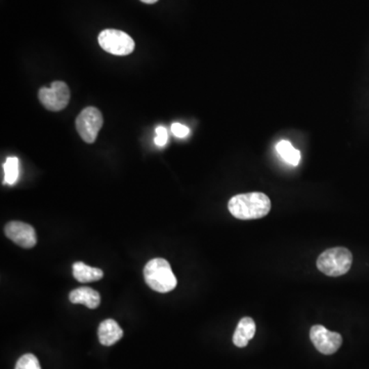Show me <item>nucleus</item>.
Listing matches in <instances>:
<instances>
[{
    "label": "nucleus",
    "instance_id": "9d476101",
    "mask_svg": "<svg viewBox=\"0 0 369 369\" xmlns=\"http://www.w3.org/2000/svg\"><path fill=\"white\" fill-rule=\"evenodd\" d=\"M257 327L251 317H244L238 323L237 329L234 332L233 343L238 348H244L249 345V340L255 336Z\"/></svg>",
    "mask_w": 369,
    "mask_h": 369
},
{
    "label": "nucleus",
    "instance_id": "20e7f679",
    "mask_svg": "<svg viewBox=\"0 0 369 369\" xmlns=\"http://www.w3.org/2000/svg\"><path fill=\"white\" fill-rule=\"evenodd\" d=\"M97 40L100 47L111 55L129 56L134 49V39L120 30H103Z\"/></svg>",
    "mask_w": 369,
    "mask_h": 369
},
{
    "label": "nucleus",
    "instance_id": "f8f14e48",
    "mask_svg": "<svg viewBox=\"0 0 369 369\" xmlns=\"http://www.w3.org/2000/svg\"><path fill=\"white\" fill-rule=\"evenodd\" d=\"M73 276L78 282L88 283V282L99 281L104 277L103 271L99 268H93L82 262H76L73 265Z\"/></svg>",
    "mask_w": 369,
    "mask_h": 369
},
{
    "label": "nucleus",
    "instance_id": "1a4fd4ad",
    "mask_svg": "<svg viewBox=\"0 0 369 369\" xmlns=\"http://www.w3.org/2000/svg\"><path fill=\"white\" fill-rule=\"evenodd\" d=\"M97 336H99L100 343L103 346L110 347L123 338V331L116 321L107 319L100 324Z\"/></svg>",
    "mask_w": 369,
    "mask_h": 369
},
{
    "label": "nucleus",
    "instance_id": "7ed1b4c3",
    "mask_svg": "<svg viewBox=\"0 0 369 369\" xmlns=\"http://www.w3.org/2000/svg\"><path fill=\"white\" fill-rule=\"evenodd\" d=\"M353 262V256L345 247H333L321 253L317 260V268L323 274L338 277L348 273Z\"/></svg>",
    "mask_w": 369,
    "mask_h": 369
},
{
    "label": "nucleus",
    "instance_id": "dca6fc26",
    "mask_svg": "<svg viewBox=\"0 0 369 369\" xmlns=\"http://www.w3.org/2000/svg\"><path fill=\"white\" fill-rule=\"evenodd\" d=\"M168 141V134L164 127H158L156 129V136L154 139V143L157 145L158 147H164L167 144Z\"/></svg>",
    "mask_w": 369,
    "mask_h": 369
},
{
    "label": "nucleus",
    "instance_id": "f257e3e1",
    "mask_svg": "<svg viewBox=\"0 0 369 369\" xmlns=\"http://www.w3.org/2000/svg\"><path fill=\"white\" fill-rule=\"evenodd\" d=\"M228 208L232 216L240 220H257L264 218L271 210V201L260 192L236 195L230 199Z\"/></svg>",
    "mask_w": 369,
    "mask_h": 369
},
{
    "label": "nucleus",
    "instance_id": "ddd939ff",
    "mask_svg": "<svg viewBox=\"0 0 369 369\" xmlns=\"http://www.w3.org/2000/svg\"><path fill=\"white\" fill-rule=\"evenodd\" d=\"M276 151L286 164L292 166H299L301 159V152L295 149L288 141H280L276 145Z\"/></svg>",
    "mask_w": 369,
    "mask_h": 369
},
{
    "label": "nucleus",
    "instance_id": "a211bd4d",
    "mask_svg": "<svg viewBox=\"0 0 369 369\" xmlns=\"http://www.w3.org/2000/svg\"><path fill=\"white\" fill-rule=\"evenodd\" d=\"M141 1L144 2V3L147 4H153L155 3V2H157L158 0H141Z\"/></svg>",
    "mask_w": 369,
    "mask_h": 369
},
{
    "label": "nucleus",
    "instance_id": "f03ea898",
    "mask_svg": "<svg viewBox=\"0 0 369 369\" xmlns=\"http://www.w3.org/2000/svg\"><path fill=\"white\" fill-rule=\"evenodd\" d=\"M144 276L148 286L160 294L171 292L178 284L171 265L164 258L149 260L144 269Z\"/></svg>",
    "mask_w": 369,
    "mask_h": 369
},
{
    "label": "nucleus",
    "instance_id": "39448f33",
    "mask_svg": "<svg viewBox=\"0 0 369 369\" xmlns=\"http://www.w3.org/2000/svg\"><path fill=\"white\" fill-rule=\"evenodd\" d=\"M103 123L101 111L95 107H88L82 110L76 118V129L84 142L92 144L97 140Z\"/></svg>",
    "mask_w": 369,
    "mask_h": 369
},
{
    "label": "nucleus",
    "instance_id": "9b49d317",
    "mask_svg": "<svg viewBox=\"0 0 369 369\" xmlns=\"http://www.w3.org/2000/svg\"><path fill=\"white\" fill-rule=\"evenodd\" d=\"M69 299L71 303L81 304L86 306L88 309H97L101 303V297L97 290L91 288H79L74 290L69 295Z\"/></svg>",
    "mask_w": 369,
    "mask_h": 369
},
{
    "label": "nucleus",
    "instance_id": "6e6552de",
    "mask_svg": "<svg viewBox=\"0 0 369 369\" xmlns=\"http://www.w3.org/2000/svg\"><path fill=\"white\" fill-rule=\"evenodd\" d=\"M4 232L8 238L14 241L19 246L24 249H32L36 246L37 243L36 230L29 223L18 221H10L6 226Z\"/></svg>",
    "mask_w": 369,
    "mask_h": 369
},
{
    "label": "nucleus",
    "instance_id": "f3484780",
    "mask_svg": "<svg viewBox=\"0 0 369 369\" xmlns=\"http://www.w3.org/2000/svg\"><path fill=\"white\" fill-rule=\"evenodd\" d=\"M171 132H173L175 136H178V138L183 139L188 136L190 129H189V127H186V125H181V123H175L171 125Z\"/></svg>",
    "mask_w": 369,
    "mask_h": 369
},
{
    "label": "nucleus",
    "instance_id": "0eeeda50",
    "mask_svg": "<svg viewBox=\"0 0 369 369\" xmlns=\"http://www.w3.org/2000/svg\"><path fill=\"white\" fill-rule=\"evenodd\" d=\"M310 338L315 348L324 355L336 353L342 346L343 338L338 332L329 331L322 325H314L310 331Z\"/></svg>",
    "mask_w": 369,
    "mask_h": 369
},
{
    "label": "nucleus",
    "instance_id": "423d86ee",
    "mask_svg": "<svg viewBox=\"0 0 369 369\" xmlns=\"http://www.w3.org/2000/svg\"><path fill=\"white\" fill-rule=\"evenodd\" d=\"M70 90L64 81H54L51 88H41L38 97L43 107L58 112L65 109L70 102Z\"/></svg>",
    "mask_w": 369,
    "mask_h": 369
},
{
    "label": "nucleus",
    "instance_id": "2eb2a0df",
    "mask_svg": "<svg viewBox=\"0 0 369 369\" xmlns=\"http://www.w3.org/2000/svg\"><path fill=\"white\" fill-rule=\"evenodd\" d=\"M15 369H41V366L36 356L25 354L19 358Z\"/></svg>",
    "mask_w": 369,
    "mask_h": 369
},
{
    "label": "nucleus",
    "instance_id": "4468645a",
    "mask_svg": "<svg viewBox=\"0 0 369 369\" xmlns=\"http://www.w3.org/2000/svg\"><path fill=\"white\" fill-rule=\"evenodd\" d=\"M4 181L6 184H15L19 175V158L8 157L3 164Z\"/></svg>",
    "mask_w": 369,
    "mask_h": 369
}]
</instances>
